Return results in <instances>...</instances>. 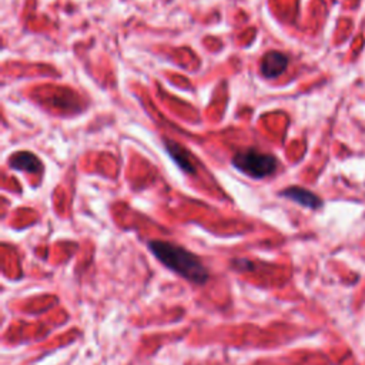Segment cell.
Instances as JSON below:
<instances>
[{
  "mask_svg": "<svg viewBox=\"0 0 365 365\" xmlns=\"http://www.w3.org/2000/svg\"><path fill=\"white\" fill-rule=\"evenodd\" d=\"M233 166L246 176L253 179H264L275 173L278 160L270 153H264L255 148H247L241 150L233 157Z\"/></svg>",
  "mask_w": 365,
  "mask_h": 365,
  "instance_id": "obj_2",
  "label": "cell"
},
{
  "mask_svg": "<svg viewBox=\"0 0 365 365\" xmlns=\"http://www.w3.org/2000/svg\"><path fill=\"white\" fill-rule=\"evenodd\" d=\"M9 166L14 170L28 171V173H40L43 168L39 157L29 152L14 153L9 160Z\"/></svg>",
  "mask_w": 365,
  "mask_h": 365,
  "instance_id": "obj_5",
  "label": "cell"
},
{
  "mask_svg": "<svg viewBox=\"0 0 365 365\" xmlns=\"http://www.w3.org/2000/svg\"><path fill=\"white\" fill-rule=\"evenodd\" d=\"M288 66V57L282 52H268L260 61V72L266 79H275L282 76Z\"/></svg>",
  "mask_w": 365,
  "mask_h": 365,
  "instance_id": "obj_3",
  "label": "cell"
},
{
  "mask_svg": "<svg viewBox=\"0 0 365 365\" xmlns=\"http://www.w3.org/2000/svg\"><path fill=\"white\" fill-rule=\"evenodd\" d=\"M282 196L298 203V204H302L304 207H308V208H319L321 207V200L318 196H315L314 193H311L310 190H306L303 187H290L287 190H284L282 193Z\"/></svg>",
  "mask_w": 365,
  "mask_h": 365,
  "instance_id": "obj_4",
  "label": "cell"
},
{
  "mask_svg": "<svg viewBox=\"0 0 365 365\" xmlns=\"http://www.w3.org/2000/svg\"><path fill=\"white\" fill-rule=\"evenodd\" d=\"M166 147L168 150L170 156L175 159V161L186 171V173H195L196 166H195V163H193L191 156L186 148L179 146L176 141H167Z\"/></svg>",
  "mask_w": 365,
  "mask_h": 365,
  "instance_id": "obj_6",
  "label": "cell"
},
{
  "mask_svg": "<svg viewBox=\"0 0 365 365\" xmlns=\"http://www.w3.org/2000/svg\"><path fill=\"white\" fill-rule=\"evenodd\" d=\"M148 248L166 267L184 277L186 280L196 284H204L208 280V270L199 257L188 250L163 240L150 241Z\"/></svg>",
  "mask_w": 365,
  "mask_h": 365,
  "instance_id": "obj_1",
  "label": "cell"
}]
</instances>
